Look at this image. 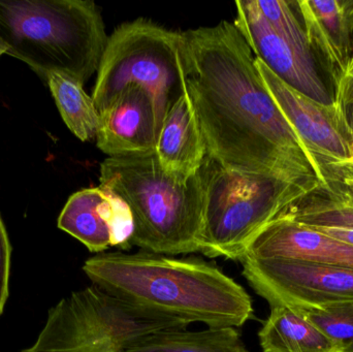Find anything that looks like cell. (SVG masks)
I'll return each mask as SVG.
<instances>
[{
    "label": "cell",
    "mask_w": 353,
    "mask_h": 352,
    "mask_svg": "<svg viewBox=\"0 0 353 352\" xmlns=\"http://www.w3.org/2000/svg\"><path fill=\"white\" fill-rule=\"evenodd\" d=\"M279 217L353 245V194L336 182L325 181V185L294 202Z\"/></svg>",
    "instance_id": "2e32d148"
},
{
    "label": "cell",
    "mask_w": 353,
    "mask_h": 352,
    "mask_svg": "<svg viewBox=\"0 0 353 352\" xmlns=\"http://www.w3.org/2000/svg\"><path fill=\"white\" fill-rule=\"evenodd\" d=\"M294 310L331 340L338 352H353V301L319 309Z\"/></svg>",
    "instance_id": "ffe728a7"
},
{
    "label": "cell",
    "mask_w": 353,
    "mask_h": 352,
    "mask_svg": "<svg viewBox=\"0 0 353 352\" xmlns=\"http://www.w3.org/2000/svg\"><path fill=\"white\" fill-rule=\"evenodd\" d=\"M236 6L234 25L255 58L292 88L323 105H333V96L321 80L315 62L301 55L273 28L261 14L256 1L238 0Z\"/></svg>",
    "instance_id": "30bf717a"
},
{
    "label": "cell",
    "mask_w": 353,
    "mask_h": 352,
    "mask_svg": "<svg viewBox=\"0 0 353 352\" xmlns=\"http://www.w3.org/2000/svg\"><path fill=\"white\" fill-rule=\"evenodd\" d=\"M83 272L123 303L187 324L239 328L254 316L246 289L201 258L103 252L88 258Z\"/></svg>",
    "instance_id": "7a4b0ae2"
},
{
    "label": "cell",
    "mask_w": 353,
    "mask_h": 352,
    "mask_svg": "<svg viewBox=\"0 0 353 352\" xmlns=\"http://www.w3.org/2000/svg\"><path fill=\"white\" fill-rule=\"evenodd\" d=\"M6 52H8V47H6L4 41L0 39V58H1V56L3 55V54H6Z\"/></svg>",
    "instance_id": "d4e9b609"
},
{
    "label": "cell",
    "mask_w": 353,
    "mask_h": 352,
    "mask_svg": "<svg viewBox=\"0 0 353 352\" xmlns=\"http://www.w3.org/2000/svg\"><path fill=\"white\" fill-rule=\"evenodd\" d=\"M125 352H249L236 328L167 330L143 337Z\"/></svg>",
    "instance_id": "ac0fdd59"
},
{
    "label": "cell",
    "mask_w": 353,
    "mask_h": 352,
    "mask_svg": "<svg viewBox=\"0 0 353 352\" xmlns=\"http://www.w3.org/2000/svg\"><path fill=\"white\" fill-rule=\"evenodd\" d=\"M294 3L311 52L321 58L335 86L352 57L353 0H300Z\"/></svg>",
    "instance_id": "5bb4252c"
},
{
    "label": "cell",
    "mask_w": 353,
    "mask_h": 352,
    "mask_svg": "<svg viewBox=\"0 0 353 352\" xmlns=\"http://www.w3.org/2000/svg\"><path fill=\"white\" fill-rule=\"evenodd\" d=\"M187 90L208 156L232 171L272 176L313 191L323 169L268 91L234 23L183 31Z\"/></svg>",
    "instance_id": "6da1fadb"
},
{
    "label": "cell",
    "mask_w": 353,
    "mask_h": 352,
    "mask_svg": "<svg viewBox=\"0 0 353 352\" xmlns=\"http://www.w3.org/2000/svg\"><path fill=\"white\" fill-rule=\"evenodd\" d=\"M159 125L154 101L142 87L128 86L99 112L97 144L110 157L154 153Z\"/></svg>",
    "instance_id": "7c38bea8"
},
{
    "label": "cell",
    "mask_w": 353,
    "mask_h": 352,
    "mask_svg": "<svg viewBox=\"0 0 353 352\" xmlns=\"http://www.w3.org/2000/svg\"><path fill=\"white\" fill-rule=\"evenodd\" d=\"M0 39L8 55L46 82L49 72L83 85L97 72L109 37L91 0H0Z\"/></svg>",
    "instance_id": "277c9868"
},
{
    "label": "cell",
    "mask_w": 353,
    "mask_h": 352,
    "mask_svg": "<svg viewBox=\"0 0 353 352\" xmlns=\"http://www.w3.org/2000/svg\"><path fill=\"white\" fill-rule=\"evenodd\" d=\"M350 64H353V53H352V60H350Z\"/></svg>",
    "instance_id": "4316f807"
},
{
    "label": "cell",
    "mask_w": 353,
    "mask_h": 352,
    "mask_svg": "<svg viewBox=\"0 0 353 352\" xmlns=\"http://www.w3.org/2000/svg\"><path fill=\"white\" fill-rule=\"evenodd\" d=\"M188 326L128 305L92 284L49 309L37 340L21 352H125L147 335Z\"/></svg>",
    "instance_id": "52a82bcc"
},
{
    "label": "cell",
    "mask_w": 353,
    "mask_h": 352,
    "mask_svg": "<svg viewBox=\"0 0 353 352\" xmlns=\"http://www.w3.org/2000/svg\"><path fill=\"white\" fill-rule=\"evenodd\" d=\"M10 256L12 246L8 239L6 225L0 216V316L3 313L8 299L10 287Z\"/></svg>",
    "instance_id": "603a6c76"
},
{
    "label": "cell",
    "mask_w": 353,
    "mask_h": 352,
    "mask_svg": "<svg viewBox=\"0 0 353 352\" xmlns=\"http://www.w3.org/2000/svg\"><path fill=\"white\" fill-rule=\"evenodd\" d=\"M155 153L163 169L171 175L189 179L199 173L207 152L188 92L165 114Z\"/></svg>",
    "instance_id": "9a60e30c"
},
{
    "label": "cell",
    "mask_w": 353,
    "mask_h": 352,
    "mask_svg": "<svg viewBox=\"0 0 353 352\" xmlns=\"http://www.w3.org/2000/svg\"><path fill=\"white\" fill-rule=\"evenodd\" d=\"M333 103L339 112L348 130L353 132V64L334 86Z\"/></svg>",
    "instance_id": "7402d4cb"
},
{
    "label": "cell",
    "mask_w": 353,
    "mask_h": 352,
    "mask_svg": "<svg viewBox=\"0 0 353 352\" xmlns=\"http://www.w3.org/2000/svg\"><path fill=\"white\" fill-rule=\"evenodd\" d=\"M259 338L263 352H338L316 327L285 306L271 307Z\"/></svg>",
    "instance_id": "e0dca14e"
},
{
    "label": "cell",
    "mask_w": 353,
    "mask_h": 352,
    "mask_svg": "<svg viewBox=\"0 0 353 352\" xmlns=\"http://www.w3.org/2000/svg\"><path fill=\"white\" fill-rule=\"evenodd\" d=\"M46 83L68 130L82 142L97 138L99 113L84 85L70 74L49 72Z\"/></svg>",
    "instance_id": "d6986e66"
},
{
    "label": "cell",
    "mask_w": 353,
    "mask_h": 352,
    "mask_svg": "<svg viewBox=\"0 0 353 352\" xmlns=\"http://www.w3.org/2000/svg\"><path fill=\"white\" fill-rule=\"evenodd\" d=\"M134 85L152 97L161 130L170 107L188 92L182 32L144 18L115 29L109 37L93 88L99 113L123 89Z\"/></svg>",
    "instance_id": "8992f818"
},
{
    "label": "cell",
    "mask_w": 353,
    "mask_h": 352,
    "mask_svg": "<svg viewBox=\"0 0 353 352\" xmlns=\"http://www.w3.org/2000/svg\"><path fill=\"white\" fill-rule=\"evenodd\" d=\"M352 154H353V132H352Z\"/></svg>",
    "instance_id": "83f0119b"
},
{
    "label": "cell",
    "mask_w": 353,
    "mask_h": 352,
    "mask_svg": "<svg viewBox=\"0 0 353 352\" xmlns=\"http://www.w3.org/2000/svg\"><path fill=\"white\" fill-rule=\"evenodd\" d=\"M344 163H353V154H352V156L350 157V159H348L347 161H344Z\"/></svg>",
    "instance_id": "484cf974"
},
{
    "label": "cell",
    "mask_w": 353,
    "mask_h": 352,
    "mask_svg": "<svg viewBox=\"0 0 353 352\" xmlns=\"http://www.w3.org/2000/svg\"><path fill=\"white\" fill-rule=\"evenodd\" d=\"M243 258L303 260L353 271L352 244L285 217L263 227L249 242Z\"/></svg>",
    "instance_id": "4fadbf2b"
},
{
    "label": "cell",
    "mask_w": 353,
    "mask_h": 352,
    "mask_svg": "<svg viewBox=\"0 0 353 352\" xmlns=\"http://www.w3.org/2000/svg\"><path fill=\"white\" fill-rule=\"evenodd\" d=\"M243 275L271 307L319 309L353 301V271L292 260L243 258Z\"/></svg>",
    "instance_id": "ba28073f"
},
{
    "label": "cell",
    "mask_w": 353,
    "mask_h": 352,
    "mask_svg": "<svg viewBox=\"0 0 353 352\" xmlns=\"http://www.w3.org/2000/svg\"><path fill=\"white\" fill-rule=\"evenodd\" d=\"M99 182L132 212L130 247L170 256L201 252L205 196L199 173L189 179L171 175L154 152L108 157Z\"/></svg>",
    "instance_id": "3957f363"
},
{
    "label": "cell",
    "mask_w": 353,
    "mask_h": 352,
    "mask_svg": "<svg viewBox=\"0 0 353 352\" xmlns=\"http://www.w3.org/2000/svg\"><path fill=\"white\" fill-rule=\"evenodd\" d=\"M57 225L93 253H103L112 247L132 248V212L121 198L101 186L70 196Z\"/></svg>",
    "instance_id": "8fae6325"
},
{
    "label": "cell",
    "mask_w": 353,
    "mask_h": 352,
    "mask_svg": "<svg viewBox=\"0 0 353 352\" xmlns=\"http://www.w3.org/2000/svg\"><path fill=\"white\" fill-rule=\"evenodd\" d=\"M261 14L273 28L288 39L306 59L314 61L307 39L304 25L299 16L294 1L285 0H255Z\"/></svg>",
    "instance_id": "44dd1931"
},
{
    "label": "cell",
    "mask_w": 353,
    "mask_h": 352,
    "mask_svg": "<svg viewBox=\"0 0 353 352\" xmlns=\"http://www.w3.org/2000/svg\"><path fill=\"white\" fill-rule=\"evenodd\" d=\"M325 181H333L353 194V163H329L323 165Z\"/></svg>",
    "instance_id": "cb8c5ba5"
},
{
    "label": "cell",
    "mask_w": 353,
    "mask_h": 352,
    "mask_svg": "<svg viewBox=\"0 0 353 352\" xmlns=\"http://www.w3.org/2000/svg\"><path fill=\"white\" fill-rule=\"evenodd\" d=\"M257 68L270 94L309 150L323 165L352 156V132L335 105H325L292 88L261 60ZM323 169V167H321Z\"/></svg>",
    "instance_id": "9c48e42d"
},
{
    "label": "cell",
    "mask_w": 353,
    "mask_h": 352,
    "mask_svg": "<svg viewBox=\"0 0 353 352\" xmlns=\"http://www.w3.org/2000/svg\"><path fill=\"white\" fill-rule=\"evenodd\" d=\"M199 174L205 196L201 253L211 258L240 262L263 227L312 192L272 176L226 169L207 154Z\"/></svg>",
    "instance_id": "5b68a950"
}]
</instances>
